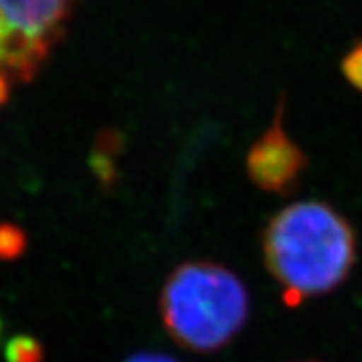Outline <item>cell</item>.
<instances>
[{
	"label": "cell",
	"instance_id": "cell-1",
	"mask_svg": "<svg viewBox=\"0 0 362 362\" xmlns=\"http://www.w3.org/2000/svg\"><path fill=\"white\" fill-rule=\"evenodd\" d=\"M355 254L354 228L326 202L285 206L263 232L267 271L289 308L335 291L354 269Z\"/></svg>",
	"mask_w": 362,
	"mask_h": 362
},
{
	"label": "cell",
	"instance_id": "cell-2",
	"mask_svg": "<svg viewBox=\"0 0 362 362\" xmlns=\"http://www.w3.org/2000/svg\"><path fill=\"white\" fill-rule=\"evenodd\" d=\"M250 302L243 281L211 262L182 263L160 293V317L171 339L197 354H214L247 324Z\"/></svg>",
	"mask_w": 362,
	"mask_h": 362
},
{
	"label": "cell",
	"instance_id": "cell-3",
	"mask_svg": "<svg viewBox=\"0 0 362 362\" xmlns=\"http://www.w3.org/2000/svg\"><path fill=\"white\" fill-rule=\"evenodd\" d=\"M81 0H0V105L32 83Z\"/></svg>",
	"mask_w": 362,
	"mask_h": 362
},
{
	"label": "cell",
	"instance_id": "cell-4",
	"mask_svg": "<svg viewBox=\"0 0 362 362\" xmlns=\"http://www.w3.org/2000/svg\"><path fill=\"white\" fill-rule=\"evenodd\" d=\"M308 165V155L285 131L284 100H280L271 125L248 149V179L262 192L291 195L298 188Z\"/></svg>",
	"mask_w": 362,
	"mask_h": 362
},
{
	"label": "cell",
	"instance_id": "cell-5",
	"mask_svg": "<svg viewBox=\"0 0 362 362\" xmlns=\"http://www.w3.org/2000/svg\"><path fill=\"white\" fill-rule=\"evenodd\" d=\"M45 351L39 340L28 335H17L6 346V361L8 362H42Z\"/></svg>",
	"mask_w": 362,
	"mask_h": 362
},
{
	"label": "cell",
	"instance_id": "cell-6",
	"mask_svg": "<svg viewBox=\"0 0 362 362\" xmlns=\"http://www.w3.org/2000/svg\"><path fill=\"white\" fill-rule=\"evenodd\" d=\"M26 247V238L18 228L11 225L0 226V257L11 259L17 257Z\"/></svg>",
	"mask_w": 362,
	"mask_h": 362
},
{
	"label": "cell",
	"instance_id": "cell-7",
	"mask_svg": "<svg viewBox=\"0 0 362 362\" xmlns=\"http://www.w3.org/2000/svg\"><path fill=\"white\" fill-rule=\"evenodd\" d=\"M342 74L351 83V87L362 92V41L357 42L342 59Z\"/></svg>",
	"mask_w": 362,
	"mask_h": 362
},
{
	"label": "cell",
	"instance_id": "cell-8",
	"mask_svg": "<svg viewBox=\"0 0 362 362\" xmlns=\"http://www.w3.org/2000/svg\"><path fill=\"white\" fill-rule=\"evenodd\" d=\"M125 362H179L175 361L173 357H168V355L160 354H136L133 357H129Z\"/></svg>",
	"mask_w": 362,
	"mask_h": 362
},
{
	"label": "cell",
	"instance_id": "cell-9",
	"mask_svg": "<svg viewBox=\"0 0 362 362\" xmlns=\"http://www.w3.org/2000/svg\"><path fill=\"white\" fill-rule=\"evenodd\" d=\"M0 333H2V322H0Z\"/></svg>",
	"mask_w": 362,
	"mask_h": 362
}]
</instances>
